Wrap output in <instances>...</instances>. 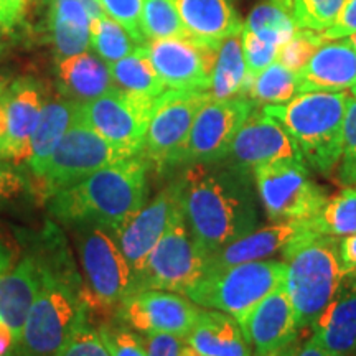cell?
<instances>
[{"mask_svg":"<svg viewBox=\"0 0 356 356\" xmlns=\"http://www.w3.org/2000/svg\"><path fill=\"white\" fill-rule=\"evenodd\" d=\"M249 170L225 163H191L178 178L181 210L191 236L208 256L259 225Z\"/></svg>","mask_w":356,"mask_h":356,"instance_id":"6da1fadb","label":"cell"},{"mask_svg":"<svg viewBox=\"0 0 356 356\" xmlns=\"http://www.w3.org/2000/svg\"><path fill=\"white\" fill-rule=\"evenodd\" d=\"M35 251L42 262V284L12 356H55L86 304L83 277L55 222H44Z\"/></svg>","mask_w":356,"mask_h":356,"instance_id":"7a4b0ae2","label":"cell"},{"mask_svg":"<svg viewBox=\"0 0 356 356\" xmlns=\"http://www.w3.org/2000/svg\"><path fill=\"white\" fill-rule=\"evenodd\" d=\"M150 162L124 159L48 198V213L60 225H96L118 229L147 203Z\"/></svg>","mask_w":356,"mask_h":356,"instance_id":"3957f363","label":"cell"},{"mask_svg":"<svg viewBox=\"0 0 356 356\" xmlns=\"http://www.w3.org/2000/svg\"><path fill=\"white\" fill-rule=\"evenodd\" d=\"M338 243L333 236L314 231L300 236L282 251L286 262L284 291L299 330L312 327L340 293L346 273Z\"/></svg>","mask_w":356,"mask_h":356,"instance_id":"277c9868","label":"cell"},{"mask_svg":"<svg viewBox=\"0 0 356 356\" xmlns=\"http://www.w3.org/2000/svg\"><path fill=\"white\" fill-rule=\"evenodd\" d=\"M348 96L345 92H302L282 104L262 106L282 124L300 157L317 172L328 173L343 152V124Z\"/></svg>","mask_w":356,"mask_h":356,"instance_id":"5b68a950","label":"cell"},{"mask_svg":"<svg viewBox=\"0 0 356 356\" xmlns=\"http://www.w3.org/2000/svg\"><path fill=\"white\" fill-rule=\"evenodd\" d=\"M286 262L252 261L207 270L185 296L204 309L220 310L241 323L264 297L284 287Z\"/></svg>","mask_w":356,"mask_h":356,"instance_id":"8992f818","label":"cell"},{"mask_svg":"<svg viewBox=\"0 0 356 356\" xmlns=\"http://www.w3.org/2000/svg\"><path fill=\"white\" fill-rule=\"evenodd\" d=\"M84 280V299L91 309H115L127 296L132 269L115 241L114 231L104 226H71Z\"/></svg>","mask_w":356,"mask_h":356,"instance_id":"52a82bcc","label":"cell"},{"mask_svg":"<svg viewBox=\"0 0 356 356\" xmlns=\"http://www.w3.org/2000/svg\"><path fill=\"white\" fill-rule=\"evenodd\" d=\"M207 269L208 254L191 236L181 210L132 277L129 292L159 289L185 293Z\"/></svg>","mask_w":356,"mask_h":356,"instance_id":"ba28073f","label":"cell"},{"mask_svg":"<svg viewBox=\"0 0 356 356\" xmlns=\"http://www.w3.org/2000/svg\"><path fill=\"white\" fill-rule=\"evenodd\" d=\"M267 220L312 221L327 203V193L312 180L304 160L286 159L252 168Z\"/></svg>","mask_w":356,"mask_h":356,"instance_id":"9c48e42d","label":"cell"},{"mask_svg":"<svg viewBox=\"0 0 356 356\" xmlns=\"http://www.w3.org/2000/svg\"><path fill=\"white\" fill-rule=\"evenodd\" d=\"M129 157L134 155L111 144L79 118V121L65 134L53 150L43 173L37 178L40 191L43 198L48 200L58 191L76 185L101 168Z\"/></svg>","mask_w":356,"mask_h":356,"instance_id":"30bf717a","label":"cell"},{"mask_svg":"<svg viewBox=\"0 0 356 356\" xmlns=\"http://www.w3.org/2000/svg\"><path fill=\"white\" fill-rule=\"evenodd\" d=\"M211 101L208 91L167 89L154 102L140 155L157 170L180 165L191 126L204 104Z\"/></svg>","mask_w":356,"mask_h":356,"instance_id":"8fae6325","label":"cell"},{"mask_svg":"<svg viewBox=\"0 0 356 356\" xmlns=\"http://www.w3.org/2000/svg\"><path fill=\"white\" fill-rule=\"evenodd\" d=\"M154 102L152 97L114 88L97 99L81 102V121L111 144L121 147L131 155H139Z\"/></svg>","mask_w":356,"mask_h":356,"instance_id":"7c38bea8","label":"cell"},{"mask_svg":"<svg viewBox=\"0 0 356 356\" xmlns=\"http://www.w3.org/2000/svg\"><path fill=\"white\" fill-rule=\"evenodd\" d=\"M200 307L178 292L144 289L129 292L115 307V317L140 335L170 333L186 338L197 322Z\"/></svg>","mask_w":356,"mask_h":356,"instance_id":"4fadbf2b","label":"cell"},{"mask_svg":"<svg viewBox=\"0 0 356 356\" xmlns=\"http://www.w3.org/2000/svg\"><path fill=\"white\" fill-rule=\"evenodd\" d=\"M256 104L249 97L211 99L200 111L180 163H216L225 160L236 134L246 122Z\"/></svg>","mask_w":356,"mask_h":356,"instance_id":"5bb4252c","label":"cell"},{"mask_svg":"<svg viewBox=\"0 0 356 356\" xmlns=\"http://www.w3.org/2000/svg\"><path fill=\"white\" fill-rule=\"evenodd\" d=\"M220 44L184 37L152 40L145 48L167 89L208 91Z\"/></svg>","mask_w":356,"mask_h":356,"instance_id":"9a60e30c","label":"cell"},{"mask_svg":"<svg viewBox=\"0 0 356 356\" xmlns=\"http://www.w3.org/2000/svg\"><path fill=\"white\" fill-rule=\"evenodd\" d=\"M181 211V197L178 180L165 186L145 203L136 215L114 231L115 241L132 269V277L144 266L147 256L165 233L170 222Z\"/></svg>","mask_w":356,"mask_h":356,"instance_id":"2e32d148","label":"cell"},{"mask_svg":"<svg viewBox=\"0 0 356 356\" xmlns=\"http://www.w3.org/2000/svg\"><path fill=\"white\" fill-rule=\"evenodd\" d=\"M286 159L302 160L292 137L282 124L264 113V109L254 108L236 134L225 163L251 172L262 163Z\"/></svg>","mask_w":356,"mask_h":356,"instance_id":"e0dca14e","label":"cell"},{"mask_svg":"<svg viewBox=\"0 0 356 356\" xmlns=\"http://www.w3.org/2000/svg\"><path fill=\"white\" fill-rule=\"evenodd\" d=\"M239 325L254 356H284L300 332L284 287L264 297Z\"/></svg>","mask_w":356,"mask_h":356,"instance_id":"ac0fdd59","label":"cell"},{"mask_svg":"<svg viewBox=\"0 0 356 356\" xmlns=\"http://www.w3.org/2000/svg\"><path fill=\"white\" fill-rule=\"evenodd\" d=\"M312 221H282L267 228H257L243 238L226 244L208 256V269H222L244 264V262L262 261L275 252H282L289 244L300 236L314 233Z\"/></svg>","mask_w":356,"mask_h":356,"instance_id":"d6986e66","label":"cell"},{"mask_svg":"<svg viewBox=\"0 0 356 356\" xmlns=\"http://www.w3.org/2000/svg\"><path fill=\"white\" fill-rule=\"evenodd\" d=\"M0 97L7 113V147L10 162L20 165L30 155V142L44 106L43 92L35 79L19 78L8 84Z\"/></svg>","mask_w":356,"mask_h":356,"instance_id":"ffe728a7","label":"cell"},{"mask_svg":"<svg viewBox=\"0 0 356 356\" xmlns=\"http://www.w3.org/2000/svg\"><path fill=\"white\" fill-rule=\"evenodd\" d=\"M56 60L79 55L91 47L92 20L104 15L99 0H47Z\"/></svg>","mask_w":356,"mask_h":356,"instance_id":"44dd1931","label":"cell"},{"mask_svg":"<svg viewBox=\"0 0 356 356\" xmlns=\"http://www.w3.org/2000/svg\"><path fill=\"white\" fill-rule=\"evenodd\" d=\"M356 83V51L345 38L325 42L297 73V95L343 92Z\"/></svg>","mask_w":356,"mask_h":356,"instance_id":"7402d4cb","label":"cell"},{"mask_svg":"<svg viewBox=\"0 0 356 356\" xmlns=\"http://www.w3.org/2000/svg\"><path fill=\"white\" fill-rule=\"evenodd\" d=\"M42 284V262L35 251L26 252L0 277V318L6 322L19 345L29 312Z\"/></svg>","mask_w":356,"mask_h":356,"instance_id":"603a6c76","label":"cell"},{"mask_svg":"<svg viewBox=\"0 0 356 356\" xmlns=\"http://www.w3.org/2000/svg\"><path fill=\"white\" fill-rule=\"evenodd\" d=\"M181 24L191 38L220 44L243 32V20L234 0H173Z\"/></svg>","mask_w":356,"mask_h":356,"instance_id":"cb8c5ba5","label":"cell"},{"mask_svg":"<svg viewBox=\"0 0 356 356\" xmlns=\"http://www.w3.org/2000/svg\"><path fill=\"white\" fill-rule=\"evenodd\" d=\"M185 343L203 356H254L238 320L220 310L200 309Z\"/></svg>","mask_w":356,"mask_h":356,"instance_id":"d4e9b609","label":"cell"},{"mask_svg":"<svg viewBox=\"0 0 356 356\" xmlns=\"http://www.w3.org/2000/svg\"><path fill=\"white\" fill-rule=\"evenodd\" d=\"M81 118V102L58 97L44 102L42 115L30 142V155L26 159V167L35 178L42 175L53 150Z\"/></svg>","mask_w":356,"mask_h":356,"instance_id":"484cf974","label":"cell"},{"mask_svg":"<svg viewBox=\"0 0 356 356\" xmlns=\"http://www.w3.org/2000/svg\"><path fill=\"white\" fill-rule=\"evenodd\" d=\"M56 74L61 96L78 102L97 99L115 88L109 65L89 51L58 60Z\"/></svg>","mask_w":356,"mask_h":356,"instance_id":"4316f807","label":"cell"},{"mask_svg":"<svg viewBox=\"0 0 356 356\" xmlns=\"http://www.w3.org/2000/svg\"><path fill=\"white\" fill-rule=\"evenodd\" d=\"M310 340L333 356H356V289L338 293L312 323Z\"/></svg>","mask_w":356,"mask_h":356,"instance_id":"83f0119b","label":"cell"},{"mask_svg":"<svg viewBox=\"0 0 356 356\" xmlns=\"http://www.w3.org/2000/svg\"><path fill=\"white\" fill-rule=\"evenodd\" d=\"M251 81L244 60L241 33L225 38L218 48L216 61L213 66L210 89H208L211 99L222 101L231 97H248Z\"/></svg>","mask_w":356,"mask_h":356,"instance_id":"f1b7e54d","label":"cell"},{"mask_svg":"<svg viewBox=\"0 0 356 356\" xmlns=\"http://www.w3.org/2000/svg\"><path fill=\"white\" fill-rule=\"evenodd\" d=\"M111 76L115 88L132 95L147 96L157 99L162 92L167 91V86L155 71L145 44H140L131 55L109 65Z\"/></svg>","mask_w":356,"mask_h":356,"instance_id":"f546056e","label":"cell"},{"mask_svg":"<svg viewBox=\"0 0 356 356\" xmlns=\"http://www.w3.org/2000/svg\"><path fill=\"white\" fill-rule=\"evenodd\" d=\"M244 29L251 30L262 42L280 48L296 35L299 26L292 17L291 0H262L249 13Z\"/></svg>","mask_w":356,"mask_h":356,"instance_id":"4dcf8cb0","label":"cell"},{"mask_svg":"<svg viewBox=\"0 0 356 356\" xmlns=\"http://www.w3.org/2000/svg\"><path fill=\"white\" fill-rule=\"evenodd\" d=\"M312 226L317 233L333 238L356 234V186H346L328 198Z\"/></svg>","mask_w":356,"mask_h":356,"instance_id":"1f68e13d","label":"cell"},{"mask_svg":"<svg viewBox=\"0 0 356 356\" xmlns=\"http://www.w3.org/2000/svg\"><path fill=\"white\" fill-rule=\"evenodd\" d=\"M297 96V73L274 61L252 78L248 97L256 106L282 104Z\"/></svg>","mask_w":356,"mask_h":356,"instance_id":"d6a6232c","label":"cell"},{"mask_svg":"<svg viewBox=\"0 0 356 356\" xmlns=\"http://www.w3.org/2000/svg\"><path fill=\"white\" fill-rule=\"evenodd\" d=\"M91 47L95 48L96 55L101 60L111 65L131 55L140 44L131 37V33L119 22L104 13L92 20Z\"/></svg>","mask_w":356,"mask_h":356,"instance_id":"836d02e7","label":"cell"},{"mask_svg":"<svg viewBox=\"0 0 356 356\" xmlns=\"http://www.w3.org/2000/svg\"><path fill=\"white\" fill-rule=\"evenodd\" d=\"M142 33H144L147 42L190 37L184 24H181L173 0H144Z\"/></svg>","mask_w":356,"mask_h":356,"instance_id":"e575fe53","label":"cell"},{"mask_svg":"<svg viewBox=\"0 0 356 356\" xmlns=\"http://www.w3.org/2000/svg\"><path fill=\"white\" fill-rule=\"evenodd\" d=\"M346 0H291L292 17L299 29L322 33L335 24Z\"/></svg>","mask_w":356,"mask_h":356,"instance_id":"d590c367","label":"cell"},{"mask_svg":"<svg viewBox=\"0 0 356 356\" xmlns=\"http://www.w3.org/2000/svg\"><path fill=\"white\" fill-rule=\"evenodd\" d=\"M55 356H111L89 320L88 304H84L73 332Z\"/></svg>","mask_w":356,"mask_h":356,"instance_id":"8d00e7d4","label":"cell"},{"mask_svg":"<svg viewBox=\"0 0 356 356\" xmlns=\"http://www.w3.org/2000/svg\"><path fill=\"white\" fill-rule=\"evenodd\" d=\"M96 330L111 356H147L144 337L119 320L97 325Z\"/></svg>","mask_w":356,"mask_h":356,"instance_id":"74e56055","label":"cell"},{"mask_svg":"<svg viewBox=\"0 0 356 356\" xmlns=\"http://www.w3.org/2000/svg\"><path fill=\"white\" fill-rule=\"evenodd\" d=\"M323 43L325 40L322 38V33L299 29L286 44H282L279 48L275 61H279L286 68L299 73Z\"/></svg>","mask_w":356,"mask_h":356,"instance_id":"f35d334b","label":"cell"},{"mask_svg":"<svg viewBox=\"0 0 356 356\" xmlns=\"http://www.w3.org/2000/svg\"><path fill=\"white\" fill-rule=\"evenodd\" d=\"M106 15L119 22L139 44L147 40L142 33V6L144 0H99Z\"/></svg>","mask_w":356,"mask_h":356,"instance_id":"ab89813d","label":"cell"},{"mask_svg":"<svg viewBox=\"0 0 356 356\" xmlns=\"http://www.w3.org/2000/svg\"><path fill=\"white\" fill-rule=\"evenodd\" d=\"M338 170L341 184L356 186V99L348 97L343 124V152Z\"/></svg>","mask_w":356,"mask_h":356,"instance_id":"60d3db41","label":"cell"},{"mask_svg":"<svg viewBox=\"0 0 356 356\" xmlns=\"http://www.w3.org/2000/svg\"><path fill=\"white\" fill-rule=\"evenodd\" d=\"M241 42H243V53L244 60H246L248 74L251 79L259 74L262 70H266L270 63H274L277 58L279 48L274 44L262 42L259 37H256L251 30L244 29L241 32Z\"/></svg>","mask_w":356,"mask_h":356,"instance_id":"b9f144b4","label":"cell"},{"mask_svg":"<svg viewBox=\"0 0 356 356\" xmlns=\"http://www.w3.org/2000/svg\"><path fill=\"white\" fill-rule=\"evenodd\" d=\"M26 186L29 181L15 163H10V160H0V208L22 197Z\"/></svg>","mask_w":356,"mask_h":356,"instance_id":"7bdbcfd3","label":"cell"},{"mask_svg":"<svg viewBox=\"0 0 356 356\" xmlns=\"http://www.w3.org/2000/svg\"><path fill=\"white\" fill-rule=\"evenodd\" d=\"M144 337L147 356H180L185 340L170 333H147Z\"/></svg>","mask_w":356,"mask_h":356,"instance_id":"ee69618b","label":"cell"},{"mask_svg":"<svg viewBox=\"0 0 356 356\" xmlns=\"http://www.w3.org/2000/svg\"><path fill=\"white\" fill-rule=\"evenodd\" d=\"M353 33H356V0H346L335 24L322 32V38L328 42V40L346 38Z\"/></svg>","mask_w":356,"mask_h":356,"instance_id":"f6af8a7d","label":"cell"},{"mask_svg":"<svg viewBox=\"0 0 356 356\" xmlns=\"http://www.w3.org/2000/svg\"><path fill=\"white\" fill-rule=\"evenodd\" d=\"M338 249H340V257L341 262H343L345 273H356V234L341 238L340 243H338Z\"/></svg>","mask_w":356,"mask_h":356,"instance_id":"bcb514c9","label":"cell"},{"mask_svg":"<svg viewBox=\"0 0 356 356\" xmlns=\"http://www.w3.org/2000/svg\"><path fill=\"white\" fill-rule=\"evenodd\" d=\"M284 356H333V355L328 353V351H325L322 346H318L317 343H314V341L309 340L305 341L304 345H299V346L293 345Z\"/></svg>","mask_w":356,"mask_h":356,"instance_id":"7dc6e473","label":"cell"},{"mask_svg":"<svg viewBox=\"0 0 356 356\" xmlns=\"http://www.w3.org/2000/svg\"><path fill=\"white\" fill-rule=\"evenodd\" d=\"M15 350V338L10 327L0 318V356H12Z\"/></svg>","mask_w":356,"mask_h":356,"instance_id":"c3c4849f","label":"cell"},{"mask_svg":"<svg viewBox=\"0 0 356 356\" xmlns=\"http://www.w3.org/2000/svg\"><path fill=\"white\" fill-rule=\"evenodd\" d=\"M3 2L7 3L8 10L13 13V17H15L17 22H19L22 17L25 15L26 10H29V7L32 6L35 0H3Z\"/></svg>","mask_w":356,"mask_h":356,"instance_id":"681fc988","label":"cell"},{"mask_svg":"<svg viewBox=\"0 0 356 356\" xmlns=\"http://www.w3.org/2000/svg\"><path fill=\"white\" fill-rule=\"evenodd\" d=\"M13 264L12 262V251L8 249L6 243L0 239V277L7 273L8 267Z\"/></svg>","mask_w":356,"mask_h":356,"instance_id":"f907efd6","label":"cell"},{"mask_svg":"<svg viewBox=\"0 0 356 356\" xmlns=\"http://www.w3.org/2000/svg\"><path fill=\"white\" fill-rule=\"evenodd\" d=\"M15 24H17V19L13 17V13L8 10L7 3L3 2V0H0V25L7 26L8 29V26H12Z\"/></svg>","mask_w":356,"mask_h":356,"instance_id":"816d5d0a","label":"cell"},{"mask_svg":"<svg viewBox=\"0 0 356 356\" xmlns=\"http://www.w3.org/2000/svg\"><path fill=\"white\" fill-rule=\"evenodd\" d=\"M180 356H203V355H200V353H197V351H195L193 348H190V346L185 343L184 346H181Z\"/></svg>","mask_w":356,"mask_h":356,"instance_id":"f5cc1de1","label":"cell"},{"mask_svg":"<svg viewBox=\"0 0 356 356\" xmlns=\"http://www.w3.org/2000/svg\"><path fill=\"white\" fill-rule=\"evenodd\" d=\"M0 160H10V155H8V149L3 142H0Z\"/></svg>","mask_w":356,"mask_h":356,"instance_id":"db71d44e","label":"cell"},{"mask_svg":"<svg viewBox=\"0 0 356 356\" xmlns=\"http://www.w3.org/2000/svg\"><path fill=\"white\" fill-rule=\"evenodd\" d=\"M8 84H10V81H8V78L3 76V74H0V96L3 95V91H6Z\"/></svg>","mask_w":356,"mask_h":356,"instance_id":"11a10c76","label":"cell"},{"mask_svg":"<svg viewBox=\"0 0 356 356\" xmlns=\"http://www.w3.org/2000/svg\"><path fill=\"white\" fill-rule=\"evenodd\" d=\"M345 40H346V42H348V43H350V47H351V48H353V50L356 51V33H353V35H350V37H346Z\"/></svg>","mask_w":356,"mask_h":356,"instance_id":"9f6ffc18","label":"cell"},{"mask_svg":"<svg viewBox=\"0 0 356 356\" xmlns=\"http://www.w3.org/2000/svg\"><path fill=\"white\" fill-rule=\"evenodd\" d=\"M0 26H3V25H0ZM3 47H6V43H3V32H2V29H0V53L3 51Z\"/></svg>","mask_w":356,"mask_h":356,"instance_id":"6f0895ef","label":"cell"},{"mask_svg":"<svg viewBox=\"0 0 356 356\" xmlns=\"http://www.w3.org/2000/svg\"><path fill=\"white\" fill-rule=\"evenodd\" d=\"M350 91H351V96H353V97H355V99H356V83L353 84V86H351V88H350Z\"/></svg>","mask_w":356,"mask_h":356,"instance_id":"680465c9","label":"cell"},{"mask_svg":"<svg viewBox=\"0 0 356 356\" xmlns=\"http://www.w3.org/2000/svg\"><path fill=\"white\" fill-rule=\"evenodd\" d=\"M353 289H356V280L353 282Z\"/></svg>","mask_w":356,"mask_h":356,"instance_id":"91938a15","label":"cell"}]
</instances>
